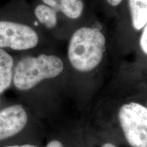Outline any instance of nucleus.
I'll list each match as a JSON object with an SVG mask.
<instances>
[{
	"label": "nucleus",
	"mask_w": 147,
	"mask_h": 147,
	"mask_svg": "<svg viewBox=\"0 0 147 147\" xmlns=\"http://www.w3.org/2000/svg\"><path fill=\"white\" fill-rule=\"evenodd\" d=\"M106 39L98 29L82 27L74 32L68 48V58L76 70L87 72L102 61Z\"/></svg>",
	"instance_id": "f257e3e1"
},
{
	"label": "nucleus",
	"mask_w": 147,
	"mask_h": 147,
	"mask_svg": "<svg viewBox=\"0 0 147 147\" xmlns=\"http://www.w3.org/2000/svg\"><path fill=\"white\" fill-rule=\"evenodd\" d=\"M63 69V61L55 55L27 57L17 63L12 81L17 89L29 91L42 80L59 76Z\"/></svg>",
	"instance_id": "f03ea898"
},
{
	"label": "nucleus",
	"mask_w": 147,
	"mask_h": 147,
	"mask_svg": "<svg viewBox=\"0 0 147 147\" xmlns=\"http://www.w3.org/2000/svg\"><path fill=\"white\" fill-rule=\"evenodd\" d=\"M118 118L128 144L147 147V108L139 103H127L120 108Z\"/></svg>",
	"instance_id": "7ed1b4c3"
},
{
	"label": "nucleus",
	"mask_w": 147,
	"mask_h": 147,
	"mask_svg": "<svg viewBox=\"0 0 147 147\" xmlns=\"http://www.w3.org/2000/svg\"><path fill=\"white\" fill-rule=\"evenodd\" d=\"M38 36L29 26L11 21H0V48L28 50L36 47Z\"/></svg>",
	"instance_id": "20e7f679"
},
{
	"label": "nucleus",
	"mask_w": 147,
	"mask_h": 147,
	"mask_svg": "<svg viewBox=\"0 0 147 147\" xmlns=\"http://www.w3.org/2000/svg\"><path fill=\"white\" fill-rule=\"evenodd\" d=\"M28 122V115L23 106L14 104L0 110V141L20 133Z\"/></svg>",
	"instance_id": "39448f33"
},
{
	"label": "nucleus",
	"mask_w": 147,
	"mask_h": 147,
	"mask_svg": "<svg viewBox=\"0 0 147 147\" xmlns=\"http://www.w3.org/2000/svg\"><path fill=\"white\" fill-rule=\"evenodd\" d=\"M42 1L55 11H60L70 18H78L83 10L81 0H42Z\"/></svg>",
	"instance_id": "423d86ee"
},
{
	"label": "nucleus",
	"mask_w": 147,
	"mask_h": 147,
	"mask_svg": "<svg viewBox=\"0 0 147 147\" xmlns=\"http://www.w3.org/2000/svg\"><path fill=\"white\" fill-rule=\"evenodd\" d=\"M14 61L12 57L0 49V93L10 87L13 80Z\"/></svg>",
	"instance_id": "0eeeda50"
},
{
	"label": "nucleus",
	"mask_w": 147,
	"mask_h": 147,
	"mask_svg": "<svg viewBox=\"0 0 147 147\" xmlns=\"http://www.w3.org/2000/svg\"><path fill=\"white\" fill-rule=\"evenodd\" d=\"M132 25L134 29L140 30L147 23V0H129Z\"/></svg>",
	"instance_id": "6e6552de"
},
{
	"label": "nucleus",
	"mask_w": 147,
	"mask_h": 147,
	"mask_svg": "<svg viewBox=\"0 0 147 147\" xmlns=\"http://www.w3.org/2000/svg\"><path fill=\"white\" fill-rule=\"evenodd\" d=\"M35 14L40 23L48 28H53L57 24V11L47 5H39L35 9Z\"/></svg>",
	"instance_id": "1a4fd4ad"
},
{
	"label": "nucleus",
	"mask_w": 147,
	"mask_h": 147,
	"mask_svg": "<svg viewBox=\"0 0 147 147\" xmlns=\"http://www.w3.org/2000/svg\"><path fill=\"white\" fill-rule=\"evenodd\" d=\"M140 45L142 51L145 54L147 55V23L144 29V31H143L142 36H141Z\"/></svg>",
	"instance_id": "9d476101"
},
{
	"label": "nucleus",
	"mask_w": 147,
	"mask_h": 147,
	"mask_svg": "<svg viewBox=\"0 0 147 147\" xmlns=\"http://www.w3.org/2000/svg\"><path fill=\"white\" fill-rule=\"evenodd\" d=\"M45 147H64L63 144L60 141L57 140H53L47 144Z\"/></svg>",
	"instance_id": "9b49d317"
},
{
	"label": "nucleus",
	"mask_w": 147,
	"mask_h": 147,
	"mask_svg": "<svg viewBox=\"0 0 147 147\" xmlns=\"http://www.w3.org/2000/svg\"><path fill=\"white\" fill-rule=\"evenodd\" d=\"M4 147H38V146L34 144H21V145H10V146H7Z\"/></svg>",
	"instance_id": "f8f14e48"
},
{
	"label": "nucleus",
	"mask_w": 147,
	"mask_h": 147,
	"mask_svg": "<svg viewBox=\"0 0 147 147\" xmlns=\"http://www.w3.org/2000/svg\"><path fill=\"white\" fill-rule=\"evenodd\" d=\"M108 2L113 6H117L123 0H107Z\"/></svg>",
	"instance_id": "ddd939ff"
},
{
	"label": "nucleus",
	"mask_w": 147,
	"mask_h": 147,
	"mask_svg": "<svg viewBox=\"0 0 147 147\" xmlns=\"http://www.w3.org/2000/svg\"><path fill=\"white\" fill-rule=\"evenodd\" d=\"M102 147H117V146H116L115 144H112V143L107 142V143H105V144H103Z\"/></svg>",
	"instance_id": "4468645a"
}]
</instances>
